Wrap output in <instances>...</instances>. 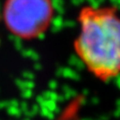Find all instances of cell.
I'll return each instance as SVG.
<instances>
[{"mask_svg":"<svg viewBox=\"0 0 120 120\" xmlns=\"http://www.w3.org/2000/svg\"><path fill=\"white\" fill-rule=\"evenodd\" d=\"M73 47L86 70L102 82L120 75V14L113 5H85Z\"/></svg>","mask_w":120,"mask_h":120,"instance_id":"6da1fadb","label":"cell"},{"mask_svg":"<svg viewBox=\"0 0 120 120\" xmlns=\"http://www.w3.org/2000/svg\"><path fill=\"white\" fill-rule=\"evenodd\" d=\"M54 17L52 0H5L2 18L6 28L18 38H38L48 30Z\"/></svg>","mask_w":120,"mask_h":120,"instance_id":"7a4b0ae2","label":"cell"}]
</instances>
